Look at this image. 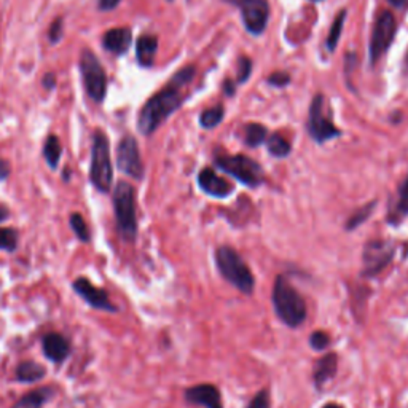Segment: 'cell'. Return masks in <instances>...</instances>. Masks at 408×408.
I'll list each match as a JSON object with an SVG mask.
<instances>
[{
  "mask_svg": "<svg viewBox=\"0 0 408 408\" xmlns=\"http://www.w3.org/2000/svg\"><path fill=\"white\" fill-rule=\"evenodd\" d=\"M179 88L180 86L177 85L169 84L164 90L150 97L147 104L142 107L137 118V129L144 136L153 134L173 112L177 110L180 101H182Z\"/></svg>",
  "mask_w": 408,
  "mask_h": 408,
  "instance_id": "obj_1",
  "label": "cell"
},
{
  "mask_svg": "<svg viewBox=\"0 0 408 408\" xmlns=\"http://www.w3.org/2000/svg\"><path fill=\"white\" fill-rule=\"evenodd\" d=\"M273 307H275L276 316L287 325V327L297 329L307 319V303L303 297L295 291V287L287 281L286 276H278L273 286Z\"/></svg>",
  "mask_w": 408,
  "mask_h": 408,
  "instance_id": "obj_2",
  "label": "cell"
},
{
  "mask_svg": "<svg viewBox=\"0 0 408 408\" xmlns=\"http://www.w3.org/2000/svg\"><path fill=\"white\" fill-rule=\"evenodd\" d=\"M113 211H115L117 231L123 241L133 242L137 236L136 192L133 185L120 180L113 190Z\"/></svg>",
  "mask_w": 408,
  "mask_h": 408,
  "instance_id": "obj_3",
  "label": "cell"
},
{
  "mask_svg": "<svg viewBox=\"0 0 408 408\" xmlns=\"http://www.w3.org/2000/svg\"><path fill=\"white\" fill-rule=\"evenodd\" d=\"M90 180L101 193H108L113 184V166L110 158V142L104 131L96 129L93 134Z\"/></svg>",
  "mask_w": 408,
  "mask_h": 408,
  "instance_id": "obj_4",
  "label": "cell"
},
{
  "mask_svg": "<svg viewBox=\"0 0 408 408\" xmlns=\"http://www.w3.org/2000/svg\"><path fill=\"white\" fill-rule=\"evenodd\" d=\"M215 263L220 275L242 293L254 292L255 280L251 268L246 265L241 255L229 246H220L215 251Z\"/></svg>",
  "mask_w": 408,
  "mask_h": 408,
  "instance_id": "obj_5",
  "label": "cell"
},
{
  "mask_svg": "<svg viewBox=\"0 0 408 408\" xmlns=\"http://www.w3.org/2000/svg\"><path fill=\"white\" fill-rule=\"evenodd\" d=\"M215 164L222 171L230 174L231 177L240 180L246 187L255 188L262 184L263 180V171L262 166L254 159L244 155H222V157L215 158Z\"/></svg>",
  "mask_w": 408,
  "mask_h": 408,
  "instance_id": "obj_6",
  "label": "cell"
},
{
  "mask_svg": "<svg viewBox=\"0 0 408 408\" xmlns=\"http://www.w3.org/2000/svg\"><path fill=\"white\" fill-rule=\"evenodd\" d=\"M80 72L88 96L96 102L104 101L107 95V75L104 67L91 50H85L81 53Z\"/></svg>",
  "mask_w": 408,
  "mask_h": 408,
  "instance_id": "obj_7",
  "label": "cell"
},
{
  "mask_svg": "<svg viewBox=\"0 0 408 408\" xmlns=\"http://www.w3.org/2000/svg\"><path fill=\"white\" fill-rule=\"evenodd\" d=\"M226 3L236 5L241 10L242 21L251 34L260 35L266 28L270 7L266 0H224Z\"/></svg>",
  "mask_w": 408,
  "mask_h": 408,
  "instance_id": "obj_8",
  "label": "cell"
},
{
  "mask_svg": "<svg viewBox=\"0 0 408 408\" xmlns=\"http://www.w3.org/2000/svg\"><path fill=\"white\" fill-rule=\"evenodd\" d=\"M308 131L311 134V137L318 144L327 142L330 139L338 137L340 129L335 128V125L329 117H325L324 113V97L318 95L311 102L309 107V120H308Z\"/></svg>",
  "mask_w": 408,
  "mask_h": 408,
  "instance_id": "obj_9",
  "label": "cell"
},
{
  "mask_svg": "<svg viewBox=\"0 0 408 408\" xmlns=\"http://www.w3.org/2000/svg\"><path fill=\"white\" fill-rule=\"evenodd\" d=\"M397 30V23L394 14L389 12H383L376 19L373 32L370 40V59L371 63H376L381 56L385 55L387 46L392 43Z\"/></svg>",
  "mask_w": 408,
  "mask_h": 408,
  "instance_id": "obj_10",
  "label": "cell"
},
{
  "mask_svg": "<svg viewBox=\"0 0 408 408\" xmlns=\"http://www.w3.org/2000/svg\"><path fill=\"white\" fill-rule=\"evenodd\" d=\"M117 168L129 177L142 180L144 179V164L139 152L137 141L133 136H125L118 144L117 148Z\"/></svg>",
  "mask_w": 408,
  "mask_h": 408,
  "instance_id": "obj_11",
  "label": "cell"
},
{
  "mask_svg": "<svg viewBox=\"0 0 408 408\" xmlns=\"http://www.w3.org/2000/svg\"><path fill=\"white\" fill-rule=\"evenodd\" d=\"M394 255V247L387 241H370L364 247V273L365 276H375L387 266Z\"/></svg>",
  "mask_w": 408,
  "mask_h": 408,
  "instance_id": "obj_12",
  "label": "cell"
},
{
  "mask_svg": "<svg viewBox=\"0 0 408 408\" xmlns=\"http://www.w3.org/2000/svg\"><path fill=\"white\" fill-rule=\"evenodd\" d=\"M72 287H74L75 293H79V295L84 298L91 308L101 309V311H108V313L118 311V308L115 304H112L110 298H108L104 289H97L95 284L88 281L86 278H77V280L72 282Z\"/></svg>",
  "mask_w": 408,
  "mask_h": 408,
  "instance_id": "obj_13",
  "label": "cell"
},
{
  "mask_svg": "<svg viewBox=\"0 0 408 408\" xmlns=\"http://www.w3.org/2000/svg\"><path fill=\"white\" fill-rule=\"evenodd\" d=\"M198 185L206 195L214 196V198H229L235 192L233 185L217 175L214 169L204 168L198 175Z\"/></svg>",
  "mask_w": 408,
  "mask_h": 408,
  "instance_id": "obj_14",
  "label": "cell"
},
{
  "mask_svg": "<svg viewBox=\"0 0 408 408\" xmlns=\"http://www.w3.org/2000/svg\"><path fill=\"white\" fill-rule=\"evenodd\" d=\"M185 400L204 408H224L219 389L214 385H198L185 391Z\"/></svg>",
  "mask_w": 408,
  "mask_h": 408,
  "instance_id": "obj_15",
  "label": "cell"
},
{
  "mask_svg": "<svg viewBox=\"0 0 408 408\" xmlns=\"http://www.w3.org/2000/svg\"><path fill=\"white\" fill-rule=\"evenodd\" d=\"M42 349L46 359L51 362L61 364L69 358L70 354V342L61 333L51 332L46 333L42 340Z\"/></svg>",
  "mask_w": 408,
  "mask_h": 408,
  "instance_id": "obj_16",
  "label": "cell"
},
{
  "mask_svg": "<svg viewBox=\"0 0 408 408\" xmlns=\"http://www.w3.org/2000/svg\"><path fill=\"white\" fill-rule=\"evenodd\" d=\"M133 42V32L129 28H117L107 30L102 37V45L110 53L122 56L125 55Z\"/></svg>",
  "mask_w": 408,
  "mask_h": 408,
  "instance_id": "obj_17",
  "label": "cell"
},
{
  "mask_svg": "<svg viewBox=\"0 0 408 408\" xmlns=\"http://www.w3.org/2000/svg\"><path fill=\"white\" fill-rule=\"evenodd\" d=\"M337 367H338V360H337V356L333 353L325 354L322 359L318 360V364L314 367V371H313V381L318 389H321L325 383H329V381L333 378L335 373H337Z\"/></svg>",
  "mask_w": 408,
  "mask_h": 408,
  "instance_id": "obj_18",
  "label": "cell"
},
{
  "mask_svg": "<svg viewBox=\"0 0 408 408\" xmlns=\"http://www.w3.org/2000/svg\"><path fill=\"white\" fill-rule=\"evenodd\" d=\"M158 50V39L155 35H141L136 43V58L142 67H150Z\"/></svg>",
  "mask_w": 408,
  "mask_h": 408,
  "instance_id": "obj_19",
  "label": "cell"
},
{
  "mask_svg": "<svg viewBox=\"0 0 408 408\" xmlns=\"http://www.w3.org/2000/svg\"><path fill=\"white\" fill-rule=\"evenodd\" d=\"M53 396H55L53 387L50 386L39 387V389L23 396L12 408H43L46 402L53 399Z\"/></svg>",
  "mask_w": 408,
  "mask_h": 408,
  "instance_id": "obj_20",
  "label": "cell"
},
{
  "mask_svg": "<svg viewBox=\"0 0 408 408\" xmlns=\"http://www.w3.org/2000/svg\"><path fill=\"white\" fill-rule=\"evenodd\" d=\"M408 215V175L404 182L400 184L399 192H397V200L394 206H392V211L387 215V220H389L391 225H399L402 220Z\"/></svg>",
  "mask_w": 408,
  "mask_h": 408,
  "instance_id": "obj_21",
  "label": "cell"
},
{
  "mask_svg": "<svg viewBox=\"0 0 408 408\" xmlns=\"http://www.w3.org/2000/svg\"><path fill=\"white\" fill-rule=\"evenodd\" d=\"M14 375H17V381L19 383H35L46 375V369L43 365L34 362V360H24L17 367Z\"/></svg>",
  "mask_w": 408,
  "mask_h": 408,
  "instance_id": "obj_22",
  "label": "cell"
},
{
  "mask_svg": "<svg viewBox=\"0 0 408 408\" xmlns=\"http://www.w3.org/2000/svg\"><path fill=\"white\" fill-rule=\"evenodd\" d=\"M61 155H63V147H61L59 139L55 134H51V136L46 137V142L43 146V157L46 159V164L51 169H56L59 164Z\"/></svg>",
  "mask_w": 408,
  "mask_h": 408,
  "instance_id": "obj_23",
  "label": "cell"
},
{
  "mask_svg": "<svg viewBox=\"0 0 408 408\" xmlns=\"http://www.w3.org/2000/svg\"><path fill=\"white\" fill-rule=\"evenodd\" d=\"M266 134L265 126L258 125V123H251L244 128V141L249 147H258L266 141Z\"/></svg>",
  "mask_w": 408,
  "mask_h": 408,
  "instance_id": "obj_24",
  "label": "cell"
},
{
  "mask_svg": "<svg viewBox=\"0 0 408 408\" xmlns=\"http://www.w3.org/2000/svg\"><path fill=\"white\" fill-rule=\"evenodd\" d=\"M268 152L276 158H286L291 153V144L284 139L281 134H273V136L266 141Z\"/></svg>",
  "mask_w": 408,
  "mask_h": 408,
  "instance_id": "obj_25",
  "label": "cell"
},
{
  "mask_svg": "<svg viewBox=\"0 0 408 408\" xmlns=\"http://www.w3.org/2000/svg\"><path fill=\"white\" fill-rule=\"evenodd\" d=\"M344 19H346V12L343 10V12L340 13L337 18H335V21L332 24V29H330V32H329L327 42H325V45H327V50L330 51V53L335 51V48H337V45L340 42V35H342Z\"/></svg>",
  "mask_w": 408,
  "mask_h": 408,
  "instance_id": "obj_26",
  "label": "cell"
},
{
  "mask_svg": "<svg viewBox=\"0 0 408 408\" xmlns=\"http://www.w3.org/2000/svg\"><path fill=\"white\" fill-rule=\"evenodd\" d=\"M69 224H70L72 231H74V235L79 237L81 242H88L91 240L90 230H88V226H86V222L79 213H74L70 215Z\"/></svg>",
  "mask_w": 408,
  "mask_h": 408,
  "instance_id": "obj_27",
  "label": "cell"
},
{
  "mask_svg": "<svg viewBox=\"0 0 408 408\" xmlns=\"http://www.w3.org/2000/svg\"><path fill=\"white\" fill-rule=\"evenodd\" d=\"M18 247V231L0 226V251L14 252Z\"/></svg>",
  "mask_w": 408,
  "mask_h": 408,
  "instance_id": "obj_28",
  "label": "cell"
},
{
  "mask_svg": "<svg viewBox=\"0 0 408 408\" xmlns=\"http://www.w3.org/2000/svg\"><path fill=\"white\" fill-rule=\"evenodd\" d=\"M224 120V108L220 106L213 107V108H208V110L203 112V115L200 118V123L203 128H215L219 123Z\"/></svg>",
  "mask_w": 408,
  "mask_h": 408,
  "instance_id": "obj_29",
  "label": "cell"
},
{
  "mask_svg": "<svg viewBox=\"0 0 408 408\" xmlns=\"http://www.w3.org/2000/svg\"><path fill=\"white\" fill-rule=\"evenodd\" d=\"M373 208H375V201L373 203L367 204L365 208L359 209L358 213H356L348 222H346V230H354V229H358L360 224H364V220L369 219V215L371 214V209Z\"/></svg>",
  "mask_w": 408,
  "mask_h": 408,
  "instance_id": "obj_30",
  "label": "cell"
},
{
  "mask_svg": "<svg viewBox=\"0 0 408 408\" xmlns=\"http://www.w3.org/2000/svg\"><path fill=\"white\" fill-rule=\"evenodd\" d=\"M329 335L322 332V330H318V332L311 333V337H309V346L316 351H324L329 346Z\"/></svg>",
  "mask_w": 408,
  "mask_h": 408,
  "instance_id": "obj_31",
  "label": "cell"
},
{
  "mask_svg": "<svg viewBox=\"0 0 408 408\" xmlns=\"http://www.w3.org/2000/svg\"><path fill=\"white\" fill-rule=\"evenodd\" d=\"M64 34V26H63V18H56L50 26L48 30V40L51 43H58L61 39H63Z\"/></svg>",
  "mask_w": 408,
  "mask_h": 408,
  "instance_id": "obj_32",
  "label": "cell"
},
{
  "mask_svg": "<svg viewBox=\"0 0 408 408\" xmlns=\"http://www.w3.org/2000/svg\"><path fill=\"white\" fill-rule=\"evenodd\" d=\"M270 392L266 389H262L260 392H257L254 399L249 402V405L246 408H270Z\"/></svg>",
  "mask_w": 408,
  "mask_h": 408,
  "instance_id": "obj_33",
  "label": "cell"
},
{
  "mask_svg": "<svg viewBox=\"0 0 408 408\" xmlns=\"http://www.w3.org/2000/svg\"><path fill=\"white\" fill-rule=\"evenodd\" d=\"M251 72H252L251 59L241 58L240 59V72H237V81H240V84H244V81L251 77Z\"/></svg>",
  "mask_w": 408,
  "mask_h": 408,
  "instance_id": "obj_34",
  "label": "cell"
},
{
  "mask_svg": "<svg viewBox=\"0 0 408 408\" xmlns=\"http://www.w3.org/2000/svg\"><path fill=\"white\" fill-rule=\"evenodd\" d=\"M268 81L275 86H286L289 81H291V77H289L287 74H284V72H276V74L270 75Z\"/></svg>",
  "mask_w": 408,
  "mask_h": 408,
  "instance_id": "obj_35",
  "label": "cell"
},
{
  "mask_svg": "<svg viewBox=\"0 0 408 408\" xmlns=\"http://www.w3.org/2000/svg\"><path fill=\"white\" fill-rule=\"evenodd\" d=\"M120 3L122 0H99L97 7H99L101 12H110V10L117 8Z\"/></svg>",
  "mask_w": 408,
  "mask_h": 408,
  "instance_id": "obj_36",
  "label": "cell"
},
{
  "mask_svg": "<svg viewBox=\"0 0 408 408\" xmlns=\"http://www.w3.org/2000/svg\"><path fill=\"white\" fill-rule=\"evenodd\" d=\"M10 175V164L5 159H0V180H5Z\"/></svg>",
  "mask_w": 408,
  "mask_h": 408,
  "instance_id": "obj_37",
  "label": "cell"
},
{
  "mask_svg": "<svg viewBox=\"0 0 408 408\" xmlns=\"http://www.w3.org/2000/svg\"><path fill=\"white\" fill-rule=\"evenodd\" d=\"M55 85H56V77L53 74H46L43 79V86L46 90H53Z\"/></svg>",
  "mask_w": 408,
  "mask_h": 408,
  "instance_id": "obj_38",
  "label": "cell"
},
{
  "mask_svg": "<svg viewBox=\"0 0 408 408\" xmlns=\"http://www.w3.org/2000/svg\"><path fill=\"white\" fill-rule=\"evenodd\" d=\"M10 217V211L5 204H0V224L5 222Z\"/></svg>",
  "mask_w": 408,
  "mask_h": 408,
  "instance_id": "obj_39",
  "label": "cell"
},
{
  "mask_svg": "<svg viewBox=\"0 0 408 408\" xmlns=\"http://www.w3.org/2000/svg\"><path fill=\"white\" fill-rule=\"evenodd\" d=\"M224 88H225V93H226V95H229V96L233 95V84H231L230 80H226V81H225Z\"/></svg>",
  "mask_w": 408,
  "mask_h": 408,
  "instance_id": "obj_40",
  "label": "cell"
},
{
  "mask_svg": "<svg viewBox=\"0 0 408 408\" xmlns=\"http://www.w3.org/2000/svg\"><path fill=\"white\" fill-rule=\"evenodd\" d=\"M387 2L394 5V7H402V5H404L407 0H387Z\"/></svg>",
  "mask_w": 408,
  "mask_h": 408,
  "instance_id": "obj_41",
  "label": "cell"
},
{
  "mask_svg": "<svg viewBox=\"0 0 408 408\" xmlns=\"http://www.w3.org/2000/svg\"><path fill=\"white\" fill-rule=\"evenodd\" d=\"M322 408H343V407L338 405V404H327V405H324Z\"/></svg>",
  "mask_w": 408,
  "mask_h": 408,
  "instance_id": "obj_42",
  "label": "cell"
},
{
  "mask_svg": "<svg viewBox=\"0 0 408 408\" xmlns=\"http://www.w3.org/2000/svg\"><path fill=\"white\" fill-rule=\"evenodd\" d=\"M168 2H173V0H168Z\"/></svg>",
  "mask_w": 408,
  "mask_h": 408,
  "instance_id": "obj_43",
  "label": "cell"
}]
</instances>
